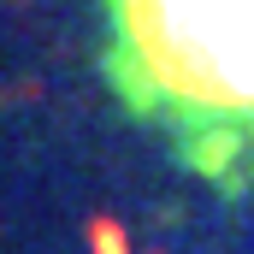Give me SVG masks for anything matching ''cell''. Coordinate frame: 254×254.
I'll use <instances>...</instances> for the list:
<instances>
[{
    "mask_svg": "<svg viewBox=\"0 0 254 254\" xmlns=\"http://www.w3.org/2000/svg\"><path fill=\"white\" fill-rule=\"evenodd\" d=\"M119 95L207 172L254 154V0H101Z\"/></svg>",
    "mask_w": 254,
    "mask_h": 254,
    "instance_id": "cell-1",
    "label": "cell"
}]
</instances>
